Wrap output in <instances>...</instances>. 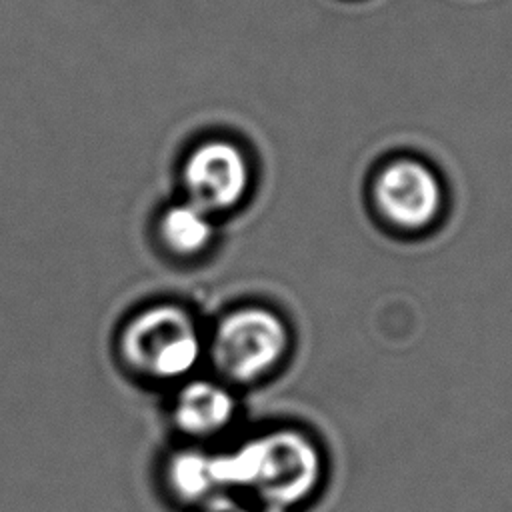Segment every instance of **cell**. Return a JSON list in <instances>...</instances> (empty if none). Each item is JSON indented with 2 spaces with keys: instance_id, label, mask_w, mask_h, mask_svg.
<instances>
[{
  "instance_id": "1",
  "label": "cell",
  "mask_w": 512,
  "mask_h": 512,
  "mask_svg": "<svg viewBox=\"0 0 512 512\" xmlns=\"http://www.w3.org/2000/svg\"><path fill=\"white\" fill-rule=\"evenodd\" d=\"M226 492H248L262 508L290 512L320 488L324 458L316 440L298 428L260 432L230 452H220Z\"/></svg>"
},
{
  "instance_id": "2",
  "label": "cell",
  "mask_w": 512,
  "mask_h": 512,
  "mask_svg": "<svg viewBox=\"0 0 512 512\" xmlns=\"http://www.w3.org/2000/svg\"><path fill=\"white\" fill-rule=\"evenodd\" d=\"M116 348L130 374L146 382L172 384L188 380L206 356V338L188 308L158 302L126 320Z\"/></svg>"
},
{
  "instance_id": "3",
  "label": "cell",
  "mask_w": 512,
  "mask_h": 512,
  "mask_svg": "<svg viewBox=\"0 0 512 512\" xmlns=\"http://www.w3.org/2000/svg\"><path fill=\"white\" fill-rule=\"evenodd\" d=\"M292 348L288 322L270 306L242 304L224 312L206 338V356L228 386H252L282 368Z\"/></svg>"
},
{
  "instance_id": "4",
  "label": "cell",
  "mask_w": 512,
  "mask_h": 512,
  "mask_svg": "<svg viewBox=\"0 0 512 512\" xmlns=\"http://www.w3.org/2000/svg\"><path fill=\"white\" fill-rule=\"evenodd\" d=\"M188 200L208 214L234 208L248 188V166L240 150L228 142L196 148L184 166Z\"/></svg>"
},
{
  "instance_id": "5",
  "label": "cell",
  "mask_w": 512,
  "mask_h": 512,
  "mask_svg": "<svg viewBox=\"0 0 512 512\" xmlns=\"http://www.w3.org/2000/svg\"><path fill=\"white\" fill-rule=\"evenodd\" d=\"M376 202L392 226L422 230L436 220L442 206V190L424 164L402 160L380 174Z\"/></svg>"
},
{
  "instance_id": "6",
  "label": "cell",
  "mask_w": 512,
  "mask_h": 512,
  "mask_svg": "<svg viewBox=\"0 0 512 512\" xmlns=\"http://www.w3.org/2000/svg\"><path fill=\"white\" fill-rule=\"evenodd\" d=\"M238 416V400L220 378L184 380L172 402L174 428L194 442L224 434Z\"/></svg>"
},
{
  "instance_id": "7",
  "label": "cell",
  "mask_w": 512,
  "mask_h": 512,
  "mask_svg": "<svg viewBox=\"0 0 512 512\" xmlns=\"http://www.w3.org/2000/svg\"><path fill=\"white\" fill-rule=\"evenodd\" d=\"M164 484L178 504L198 508L210 498L224 494L220 454L188 446L170 454L164 466Z\"/></svg>"
},
{
  "instance_id": "8",
  "label": "cell",
  "mask_w": 512,
  "mask_h": 512,
  "mask_svg": "<svg viewBox=\"0 0 512 512\" xmlns=\"http://www.w3.org/2000/svg\"><path fill=\"white\" fill-rule=\"evenodd\" d=\"M158 240L170 256L194 260L214 240V216L190 200L172 204L158 218Z\"/></svg>"
},
{
  "instance_id": "9",
  "label": "cell",
  "mask_w": 512,
  "mask_h": 512,
  "mask_svg": "<svg viewBox=\"0 0 512 512\" xmlns=\"http://www.w3.org/2000/svg\"><path fill=\"white\" fill-rule=\"evenodd\" d=\"M194 512H256V510L250 502L236 496L234 492H224L200 504L198 508H194Z\"/></svg>"
}]
</instances>
